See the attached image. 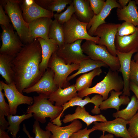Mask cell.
<instances>
[{
  "mask_svg": "<svg viewBox=\"0 0 138 138\" xmlns=\"http://www.w3.org/2000/svg\"><path fill=\"white\" fill-rule=\"evenodd\" d=\"M2 86L0 83V110L3 111L5 116L7 117L11 114L10 107L8 104L6 102L4 96V93L2 92Z\"/></svg>",
  "mask_w": 138,
  "mask_h": 138,
  "instance_id": "40",
  "label": "cell"
},
{
  "mask_svg": "<svg viewBox=\"0 0 138 138\" xmlns=\"http://www.w3.org/2000/svg\"><path fill=\"white\" fill-rule=\"evenodd\" d=\"M32 113H29L21 116H13L11 114L7 117L9 124L7 129L12 135L13 138L16 137L20 129V124L25 120L32 117Z\"/></svg>",
  "mask_w": 138,
  "mask_h": 138,
  "instance_id": "31",
  "label": "cell"
},
{
  "mask_svg": "<svg viewBox=\"0 0 138 138\" xmlns=\"http://www.w3.org/2000/svg\"><path fill=\"white\" fill-rule=\"evenodd\" d=\"M120 25L106 22L99 26L94 34L100 38L98 44L105 46L109 52L114 56H117L115 39L117 29Z\"/></svg>",
  "mask_w": 138,
  "mask_h": 138,
  "instance_id": "10",
  "label": "cell"
},
{
  "mask_svg": "<svg viewBox=\"0 0 138 138\" xmlns=\"http://www.w3.org/2000/svg\"><path fill=\"white\" fill-rule=\"evenodd\" d=\"M83 40L79 39L72 43H65L58 47L56 52L57 55L68 64H79L90 58L83 52L81 47Z\"/></svg>",
  "mask_w": 138,
  "mask_h": 138,
  "instance_id": "9",
  "label": "cell"
},
{
  "mask_svg": "<svg viewBox=\"0 0 138 138\" xmlns=\"http://www.w3.org/2000/svg\"><path fill=\"white\" fill-rule=\"evenodd\" d=\"M48 97L42 94L33 96V103L28 107L27 110V113H33V116L36 120L42 123L46 122L47 117L53 123L59 116L63 110L62 106L54 105L49 100Z\"/></svg>",
  "mask_w": 138,
  "mask_h": 138,
  "instance_id": "3",
  "label": "cell"
},
{
  "mask_svg": "<svg viewBox=\"0 0 138 138\" xmlns=\"http://www.w3.org/2000/svg\"><path fill=\"white\" fill-rule=\"evenodd\" d=\"M32 132L35 134V138H50L51 134L50 131L48 130L44 131L40 127L38 121H34L33 125Z\"/></svg>",
  "mask_w": 138,
  "mask_h": 138,
  "instance_id": "37",
  "label": "cell"
},
{
  "mask_svg": "<svg viewBox=\"0 0 138 138\" xmlns=\"http://www.w3.org/2000/svg\"><path fill=\"white\" fill-rule=\"evenodd\" d=\"M0 138H10L5 130L0 128Z\"/></svg>",
  "mask_w": 138,
  "mask_h": 138,
  "instance_id": "44",
  "label": "cell"
},
{
  "mask_svg": "<svg viewBox=\"0 0 138 138\" xmlns=\"http://www.w3.org/2000/svg\"><path fill=\"white\" fill-rule=\"evenodd\" d=\"M48 38L55 41L57 43L59 47L65 43L63 25L55 19L53 20L51 25Z\"/></svg>",
  "mask_w": 138,
  "mask_h": 138,
  "instance_id": "32",
  "label": "cell"
},
{
  "mask_svg": "<svg viewBox=\"0 0 138 138\" xmlns=\"http://www.w3.org/2000/svg\"><path fill=\"white\" fill-rule=\"evenodd\" d=\"M88 23L79 20L75 14L67 22L63 24L65 43L69 44L79 39L93 41L98 44L100 38L98 36H91L88 33Z\"/></svg>",
  "mask_w": 138,
  "mask_h": 138,
  "instance_id": "6",
  "label": "cell"
},
{
  "mask_svg": "<svg viewBox=\"0 0 138 138\" xmlns=\"http://www.w3.org/2000/svg\"><path fill=\"white\" fill-rule=\"evenodd\" d=\"M108 67L106 63L100 61L94 60L90 58L84 60L79 63V67L77 71L68 76L67 79V81L68 82L79 74L86 73L97 68Z\"/></svg>",
  "mask_w": 138,
  "mask_h": 138,
  "instance_id": "29",
  "label": "cell"
},
{
  "mask_svg": "<svg viewBox=\"0 0 138 138\" xmlns=\"http://www.w3.org/2000/svg\"><path fill=\"white\" fill-rule=\"evenodd\" d=\"M78 119H81L84 122L88 127L95 122H105L107 121L106 118L102 115L100 114L92 116L86 110L84 107L82 108L78 106L75 110V113L65 115L62 121L64 123H66Z\"/></svg>",
  "mask_w": 138,
  "mask_h": 138,
  "instance_id": "20",
  "label": "cell"
},
{
  "mask_svg": "<svg viewBox=\"0 0 138 138\" xmlns=\"http://www.w3.org/2000/svg\"><path fill=\"white\" fill-rule=\"evenodd\" d=\"M103 101L102 96L99 94L95 95L91 98L88 96H86L84 99L78 96L74 97L62 106L63 107L62 111L59 116L55 120L54 124L57 125L61 126L62 121L60 118L63 116V112L65 110L70 107L77 106L83 108L87 104L91 103L94 105L95 106L91 112L94 114H99L100 113L99 107Z\"/></svg>",
  "mask_w": 138,
  "mask_h": 138,
  "instance_id": "15",
  "label": "cell"
},
{
  "mask_svg": "<svg viewBox=\"0 0 138 138\" xmlns=\"http://www.w3.org/2000/svg\"><path fill=\"white\" fill-rule=\"evenodd\" d=\"M54 75L53 71L48 68L36 83L24 89L23 93L29 94L36 92L39 94H43L49 96L59 88L54 82Z\"/></svg>",
  "mask_w": 138,
  "mask_h": 138,
  "instance_id": "13",
  "label": "cell"
},
{
  "mask_svg": "<svg viewBox=\"0 0 138 138\" xmlns=\"http://www.w3.org/2000/svg\"><path fill=\"white\" fill-rule=\"evenodd\" d=\"M90 8L95 15L99 14L103 8L105 1L104 0H89Z\"/></svg>",
  "mask_w": 138,
  "mask_h": 138,
  "instance_id": "39",
  "label": "cell"
},
{
  "mask_svg": "<svg viewBox=\"0 0 138 138\" xmlns=\"http://www.w3.org/2000/svg\"><path fill=\"white\" fill-rule=\"evenodd\" d=\"M74 13L80 21L88 23L95 14L91 9L89 0H73Z\"/></svg>",
  "mask_w": 138,
  "mask_h": 138,
  "instance_id": "26",
  "label": "cell"
},
{
  "mask_svg": "<svg viewBox=\"0 0 138 138\" xmlns=\"http://www.w3.org/2000/svg\"><path fill=\"white\" fill-rule=\"evenodd\" d=\"M77 91L74 84L63 89L59 87L48 96V99L53 103L55 102V106L61 107L73 98L78 96Z\"/></svg>",
  "mask_w": 138,
  "mask_h": 138,
  "instance_id": "22",
  "label": "cell"
},
{
  "mask_svg": "<svg viewBox=\"0 0 138 138\" xmlns=\"http://www.w3.org/2000/svg\"><path fill=\"white\" fill-rule=\"evenodd\" d=\"M102 72L101 67H98L80 76L77 79L75 84L77 91H79L90 88L93 78L96 76L100 75Z\"/></svg>",
  "mask_w": 138,
  "mask_h": 138,
  "instance_id": "30",
  "label": "cell"
},
{
  "mask_svg": "<svg viewBox=\"0 0 138 138\" xmlns=\"http://www.w3.org/2000/svg\"><path fill=\"white\" fill-rule=\"evenodd\" d=\"M135 1L130 0L128 5L123 8H117L116 14L118 20L129 22L138 26L137 7Z\"/></svg>",
  "mask_w": 138,
  "mask_h": 138,
  "instance_id": "24",
  "label": "cell"
},
{
  "mask_svg": "<svg viewBox=\"0 0 138 138\" xmlns=\"http://www.w3.org/2000/svg\"><path fill=\"white\" fill-rule=\"evenodd\" d=\"M1 27L2 29L1 36L2 44L0 49V54L15 57L25 45L16 32L14 31L12 25L7 27L2 26Z\"/></svg>",
  "mask_w": 138,
  "mask_h": 138,
  "instance_id": "8",
  "label": "cell"
},
{
  "mask_svg": "<svg viewBox=\"0 0 138 138\" xmlns=\"http://www.w3.org/2000/svg\"><path fill=\"white\" fill-rule=\"evenodd\" d=\"M138 51V49H135L127 53H123L116 50L117 55L120 64V68L118 71L122 73L124 82L122 94L128 96L130 95L129 75L131 58L133 54Z\"/></svg>",
  "mask_w": 138,
  "mask_h": 138,
  "instance_id": "17",
  "label": "cell"
},
{
  "mask_svg": "<svg viewBox=\"0 0 138 138\" xmlns=\"http://www.w3.org/2000/svg\"><path fill=\"white\" fill-rule=\"evenodd\" d=\"M130 0H119L117 2L120 4L122 8L126 6V4L129 3Z\"/></svg>",
  "mask_w": 138,
  "mask_h": 138,
  "instance_id": "45",
  "label": "cell"
},
{
  "mask_svg": "<svg viewBox=\"0 0 138 138\" xmlns=\"http://www.w3.org/2000/svg\"><path fill=\"white\" fill-rule=\"evenodd\" d=\"M115 44L116 49L122 53H127L138 49V26H136L135 31L131 34L123 36L116 34Z\"/></svg>",
  "mask_w": 138,
  "mask_h": 138,
  "instance_id": "23",
  "label": "cell"
},
{
  "mask_svg": "<svg viewBox=\"0 0 138 138\" xmlns=\"http://www.w3.org/2000/svg\"><path fill=\"white\" fill-rule=\"evenodd\" d=\"M5 114L3 111L0 110V128L5 130L9 126V123L5 118Z\"/></svg>",
  "mask_w": 138,
  "mask_h": 138,
  "instance_id": "43",
  "label": "cell"
},
{
  "mask_svg": "<svg viewBox=\"0 0 138 138\" xmlns=\"http://www.w3.org/2000/svg\"><path fill=\"white\" fill-rule=\"evenodd\" d=\"M14 57L0 54V74L7 84L14 82V73L12 68V61Z\"/></svg>",
  "mask_w": 138,
  "mask_h": 138,
  "instance_id": "27",
  "label": "cell"
},
{
  "mask_svg": "<svg viewBox=\"0 0 138 138\" xmlns=\"http://www.w3.org/2000/svg\"><path fill=\"white\" fill-rule=\"evenodd\" d=\"M136 4L138 5V0H136L135 1Z\"/></svg>",
  "mask_w": 138,
  "mask_h": 138,
  "instance_id": "49",
  "label": "cell"
},
{
  "mask_svg": "<svg viewBox=\"0 0 138 138\" xmlns=\"http://www.w3.org/2000/svg\"><path fill=\"white\" fill-rule=\"evenodd\" d=\"M20 6L24 19L28 24L40 18L54 17L53 12L42 8L34 0H22Z\"/></svg>",
  "mask_w": 138,
  "mask_h": 138,
  "instance_id": "14",
  "label": "cell"
},
{
  "mask_svg": "<svg viewBox=\"0 0 138 138\" xmlns=\"http://www.w3.org/2000/svg\"><path fill=\"white\" fill-rule=\"evenodd\" d=\"M134 60L137 62H138V52L134 55Z\"/></svg>",
  "mask_w": 138,
  "mask_h": 138,
  "instance_id": "47",
  "label": "cell"
},
{
  "mask_svg": "<svg viewBox=\"0 0 138 138\" xmlns=\"http://www.w3.org/2000/svg\"><path fill=\"white\" fill-rule=\"evenodd\" d=\"M103 134L99 138H113L114 137L113 134L109 133L105 135V132L103 131Z\"/></svg>",
  "mask_w": 138,
  "mask_h": 138,
  "instance_id": "46",
  "label": "cell"
},
{
  "mask_svg": "<svg viewBox=\"0 0 138 138\" xmlns=\"http://www.w3.org/2000/svg\"><path fill=\"white\" fill-rule=\"evenodd\" d=\"M95 130L91 128L87 129V127L73 133L69 138H89L90 133Z\"/></svg>",
  "mask_w": 138,
  "mask_h": 138,
  "instance_id": "41",
  "label": "cell"
},
{
  "mask_svg": "<svg viewBox=\"0 0 138 138\" xmlns=\"http://www.w3.org/2000/svg\"><path fill=\"white\" fill-rule=\"evenodd\" d=\"M82 127L81 122L76 119L69 125L63 126L49 122L45 127V129L51 132L52 134L50 138H69L73 133L81 129Z\"/></svg>",
  "mask_w": 138,
  "mask_h": 138,
  "instance_id": "19",
  "label": "cell"
},
{
  "mask_svg": "<svg viewBox=\"0 0 138 138\" xmlns=\"http://www.w3.org/2000/svg\"><path fill=\"white\" fill-rule=\"evenodd\" d=\"M92 129L95 130L106 131L118 137L123 138H131L126 128L129 123L127 121L121 118H116L114 120L100 123L94 122Z\"/></svg>",
  "mask_w": 138,
  "mask_h": 138,
  "instance_id": "12",
  "label": "cell"
},
{
  "mask_svg": "<svg viewBox=\"0 0 138 138\" xmlns=\"http://www.w3.org/2000/svg\"><path fill=\"white\" fill-rule=\"evenodd\" d=\"M2 84L5 96L8 101L10 114H16L18 106L22 104L31 105L33 101V98L31 97L25 96L18 90L15 82L7 84L2 81Z\"/></svg>",
  "mask_w": 138,
  "mask_h": 138,
  "instance_id": "11",
  "label": "cell"
},
{
  "mask_svg": "<svg viewBox=\"0 0 138 138\" xmlns=\"http://www.w3.org/2000/svg\"><path fill=\"white\" fill-rule=\"evenodd\" d=\"M129 127L128 130L131 138L138 137V111L129 121Z\"/></svg>",
  "mask_w": 138,
  "mask_h": 138,
  "instance_id": "36",
  "label": "cell"
},
{
  "mask_svg": "<svg viewBox=\"0 0 138 138\" xmlns=\"http://www.w3.org/2000/svg\"><path fill=\"white\" fill-rule=\"evenodd\" d=\"M72 0H48L46 10L60 13L68 4L73 2Z\"/></svg>",
  "mask_w": 138,
  "mask_h": 138,
  "instance_id": "34",
  "label": "cell"
},
{
  "mask_svg": "<svg viewBox=\"0 0 138 138\" xmlns=\"http://www.w3.org/2000/svg\"><path fill=\"white\" fill-rule=\"evenodd\" d=\"M25 133L27 134V135L28 136V137L29 138H32V137H31L30 135L29 132L27 131H26L25 132Z\"/></svg>",
  "mask_w": 138,
  "mask_h": 138,
  "instance_id": "48",
  "label": "cell"
},
{
  "mask_svg": "<svg viewBox=\"0 0 138 138\" xmlns=\"http://www.w3.org/2000/svg\"><path fill=\"white\" fill-rule=\"evenodd\" d=\"M22 0H1L0 5L9 16L13 26L25 45L31 42L29 37L28 24L23 18L20 4Z\"/></svg>",
  "mask_w": 138,
  "mask_h": 138,
  "instance_id": "2",
  "label": "cell"
},
{
  "mask_svg": "<svg viewBox=\"0 0 138 138\" xmlns=\"http://www.w3.org/2000/svg\"><path fill=\"white\" fill-rule=\"evenodd\" d=\"M136 29V27L132 23L125 21L118 28L116 34L120 36L130 35L133 33Z\"/></svg>",
  "mask_w": 138,
  "mask_h": 138,
  "instance_id": "35",
  "label": "cell"
},
{
  "mask_svg": "<svg viewBox=\"0 0 138 138\" xmlns=\"http://www.w3.org/2000/svg\"><path fill=\"white\" fill-rule=\"evenodd\" d=\"M16 138H19V137H17V138L16 137Z\"/></svg>",
  "mask_w": 138,
  "mask_h": 138,
  "instance_id": "50",
  "label": "cell"
},
{
  "mask_svg": "<svg viewBox=\"0 0 138 138\" xmlns=\"http://www.w3.org/2000/svg\"><path fill=\"white\" fill-rule=\"evenodd\" d=\"M136 138H138V137H136Z\"/></svg>",
  "mask_w": 138,
  "mask_h": 138,
  "instance_id": "51",
  "label": "cell"
},
{
  "mask_svg": "<svg viewBox=\"0 0 138 138\" xmlns=\"http://www.w3.org/2000/svg\"><path fill=\"white\" fill-rule=\"evenodd\" d=\"M83 53L91 59L99 60L106 63L112 71H118L120 68L119 59L112 55L106 47L94 42L86 40L81 45Z\"/></svg>",
  "mask_w": 138,
  "mask_h": 138,
  "instance_id": "5",
  "label": "cell"
},
{
  "mask_svg": "<svg viewBox=\"0 0 138 138\" xmlns=\"http://www.w3.org/2000/svg\"><path fill=\"white\" fill-rule=\"evenodd\" d=\"M138 110V100L134 95L125 109L119 110L112 114L113 117L121 118L127 121H130L136 114Z\"/></svg>",
  "mask_w": 138,
  "mask_h": 138,
  "instance_id": "28",
  "label": "cell"
},
{
  "mask_svg": "<svg viewBox=\"0 0 138 138\" xmlns=\"http://www.w3.org/2000/svg\"><path fill=\"white\" fill-rule=\"evenodd\" d=\"M124 87L122 78L118 71H113L109 68L103 79L95 86L78 91V96L83 98L93 94L101 95L103 100L108 98L109 93L112 90L121 91Z\"/></svg>",
  "mask_w": 138,
  "mask_h": 138,
  "instance_id": "4",
  "label": "cell"
},
{
  "mask_svg": "<svg viewBox=\"0 0 138 138\" xmlns=\"http://www.w3.org/2000/svg\"><path fill=\"white\" fill-rule=\"evenodd\" d=\"M48 66L54 73V80L57 86L59 88H64L70 85L67 78L72 72L78 69L79 64H66L55 52L50 58Z\"/></svg>",
  "mask_w": 138,
  "mask_h": 138,
  "instance_id": "7",
  "label": "cell"
},
{
  "mask_svg": "<svg viewBox=\"0 0 138 138\" xmlns=\"http://www.w3.org/2000/svg\"><path fill=\"white\" fill-rule=\"evenodd\" d=\"M75 12L73 1L70 4L66 10L64 12L54 14V19L60 24L63 25L68 21Z\"/></svg>",
  "mask_w": 138,
  "mask_h": 138,
  "instance_id": "33",
  "label": "cell"
},
{
  "mask_svg": "<svg viewBox=\"0 0 138 138\" xmlns=\"http://www.w3.org/2000/svg\"><path fill=\"white\" fill-rule=\"evenodd\" d=\"M110 96L107 99L103 101L99 106L100 110H105L108 108H113L119 111L121 105H128L130 100L128 96L123 95L119 97L120 95L123 94L121 91H110Z\"/></svg>",
  "mask_w": 138,
  "mask_h": 138,
  "instance_id": "25",
  "label": "cell"
},
{
  "mask_svg": "<svg viewBox=\"0 0 138 138\" xmlns=\"http://www.w3.org/2000/svg\"><path fill=\"white\" fill-rule=\"evenodd\" d=\"M129 80L138 86V62L133 59L130 62Z\"/></svg>",
  "mask_w": 138,
  "mask_h": 138,
  "instance_id": "38",
  "label": "cell"
},
{
  "mask_svg": "<svg viewBox=\"0 0 138 138\" xmlns=\"http://www.w3.org/2000/svg\"><path fill=\"white\" fill-rule=\"evenodd\" d=\"M40 44L42 52V60L39 65V70L42 75L48 68L49 61L52 54L56 52L59 47L57 42L54 40L49 39H44L37 38Z\"/></svg>",
  "mask_w": 138,
  "mask_h": 138,
  "instance_id": "21",
  "label": "cell"
},
{
  "mask_svg": "<svg viewBox=\"0 0 138 138\" xmlns=\"http://www.w3.org/2000/svg\"><path fill=\"white\" fill-rule=\"evenodd\" d=\"M122 8L120 4L116 0H107L102 11L97 15H94L88 24L87 27L88 33L90 36H93L94 34L98 27L106 22L105 19L113 8Z\"/></svg>",
  "mask_w": 138,
  "mask_h": 138,
  "instance_id": "18",
  "label": "cell"
},
{
  "mask_svg": "<svg viewBox=\"0 0 138 138\" xmlns=\"http://www.w3.org/2000/svg\"><path fill=\"white\" fill-rule=\"evenodd\" d=\"M42 60L41 48L37 38L25 44L14 57L12 61L14 82L21 93L36 83L42 76L39 68Z\"/></svg>",
  "mask_w": 138,
  "mask_h": 138,
  "instance_id": "1",
  "label": "cell"
},
{
  "mask_svg": "<svg viewBox=\"0 0 138 138\" xmlns=\"http://www.w3.org/2000/svg\"><path fill=\"white\" fill-rule=\"evenodd\" d=\"M52 21L51 18L42 17L29 23V37L31 41L38 38L49 39V33Z\"/></svg>",
  "mask_w": 138,
  "mask_h": 138,
  "instance_id": "16",
  "label": "cell"
},
{
  "mask_svg": "<svg viewBox=\"0 0 138 138\" xmlns=\"http://www.w3.org/2000/svg\"><path fill=\"white\" fill-rule=\"evenodd\" d=\"M10 19L6 13L3 6L0 5V24L1 26L6 27L10 26L11 25Z\"/></svg>",
  "mask_w": 138,
  "mask_h": 138,
  "instance_id": "42",
  "label": "cell"
}]
</instances>
